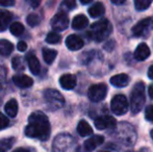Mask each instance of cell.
Listing matches in <instances>:
<instances>
[{"label":"cell","instance_id":"6da1fadb","mask_svg":"<svg viewBox=\"0 0 153 152\" xmlns=\"http://www.w3.org/2000/svg\"><path fill=\"white\" fill-rule=\"evenodd\" d=\"M26 136L47 141L50 136V123L47 116L42 112H34L29 116L28 125L25 128Z\"/></svg>","mask_w":153,"mask_h":152},{"label":"cell","instance_id":"7a4b0ae2","mask_svg":"<svg viewBox=\"0 0 153 152\" xmlns=\"http://www.w3.org/2000/svg\"><path fill=\"white\" fill-rule=\"evenodd\" d=\"M113 31V26L107 19H101L93 23L88 31V37L96 42H102Z\"/></svg>","mask_w":153,"mask_h":152},{"label":"cell","instance_id":"3957f363","mask_svg":"<svg viewBox=\"0 0 153 152\" xmlns=\"http://www.w3.org/2000/svg\"><path fill=\"white\" fill-rule=\"evenodd\" d=\"M145 85L143 82H137L133 87L130 95V110L133 114H137L145 105Z\"/></svg>","mask_w":153,"mask_h":152},{"label":"cell","instance_id":"277c9868","mask_svg":"<svg viewBox=\"0 0 153 152\" xmlns=\"http://www.w3.org/2000/svg\"><path fill=\"white\" fill-rule=\"evenodd\" d=\"M118 136L119 140L121 141L123 144L127 145H133L137 139V134H135L134 128L131 125L127 123H122L120 124V126L118 127Z\"/></svg>","mask_w":153,"mask_h":152},{"label":"cell","instance_id":"5b68a950","mask_svg":"<svg viewBox=\"0 0 153 152\" xmlns=\"http://www.w3.org/2000/svg\"><path fill=\"white\" fill-rule=\"evenodd\" d=\"M153 30V17H149L137 22L131 29L132 36L135 38H145Z\"/></svg>","mask_w":153,"mask_h":152},{"label":"cell","instance_id":"8992f818","mask_svg":"<svg viewBox=\"0 0 153 152\" xmlns=\"http://www.w3.org/2000/svg\"><path fill=\"white\" fill-rule=\"evenodd\" d=\"M44 96H45L47 106L51 110H59L65 103V99L62 97V95L59 91H56V90H51V89L46 90Z\"/></svg>","mask_w":153,"mask_h":152},{"label":"cell","instance_id":"52a82bcc","mask_svg":"<svg viewBox=\"0 0 153 152\" xmlns=\"http://www.w3.org/2000/svg\"><path fill=\"white\" fill-rule=\"evenodd\" d=\"M111 112L115 115H117V116L125 115L128 112V108H129V104H128V101H127L126 97H125L124 95H121V94L116 95L115 97L111 99Z\"/></svg>","mask_w":153,"mask_h":152},{"label":"cell","instance_id":"ba28073f","mask_svg":"<svg viewBox=\"0 0 153 152\" xmlns=\"http://www.w3.org/2000/svg\"><path fill=\"white\" fill-rule=\"evenodd\" d=\"M107 94V87L104 83H97L90 87L88 91L89 99L93 102H100L106 97Z\"/></svg>","mask_w":153,"mask_h":152},{"label":"cell","instance_id":"9c48e42d","mask_svg":"<svg viewBox=\"0 0 153 152\" xmlns=\"http://www.w3.org/2000/svg\"><path fill=\"white\" fill-rule=\"evenodd\" d=\"M51 26L56 31H62L68 28L69 26V17L67 16L66 13L59 12L56 14L51 20Z\"/></svg>","mask_w":153,"mask_h":152},{"label":"cell","instance_id":"30bf717a","mask_svg":"<svg viewBox=\"0 0 153 152\" xmlns=\"http://www.w3.org/2000/svg\"><path fill=\"white\" fill-rule=\"evenodd\" d=\"M116 124H117L116 119L111 116H103V117H99L95 120V126L99 130L113 129L116 127Z\"/></svg>","mask_w":153,"mask_h":152},{"label":"cell","instance_id":"8fae6325","mask_svg":"<svg viewBox=\"0 0 153 152\" xmlns=\"http://www.w3.org/2000/svg\"><path fill=\"white\" fill-rule=\"evenodd\" d=\"M66 46L72 51L79 50L83 47V41L76 35H71L66 39Z\"/></svg>","mask_w":153,"mask_h":152},{"label":"cell","instance_id":"7c38bea8","mask_svg":"<svg viewBox=\"0 0 153 152\" xmlns=\"http://www.w3.org/2000/svg\"><path fill=\"white\" fill-rule=\"evenodd\" d=\"M77 79L75 75L73 74H64L59 78V83H61V87L64 90H72L76 87Z\"/></svg>","mask_w":153,"mask_h":152},{"label":"cell","instance_id":"4fadbf2b","mask_svg":"<svg viewBox=\"0 0 153 152\" xmlns=\"http://www.w3.org/2000/svg\"><path fill=\"white\" fill-rule=\"evenodd\" d=\"M103 142H104V138L102 136H93L85 141L83 147L87 151H93L98 146L102 145Z\"/></svg>","mask_w":153,"mask_h":152},{"label":"cell","instance_id":"5bb4252c","mask_svg":"<svg viewBox=\"0 0 153 152\" xmlns=\"http://www.w3.org/2000/svg\"><path fill=\"white\" fill-rule=\"evenodd\" d=\"M13 81L17 87H21V89H27V87H30L33 85V80H32L31 77L27 75H15L13 77Z\"/></svg>","mask_w":153,"mask_h":152},{"label":"cell","instance_id":"9a60e30c","mask_svg":"<svg viewBox=\"0 0 153 152\" xmlns=\"http://www.w3.org/2000/svg\"><path fill=\"white\" fill-rule=\"evenodd\" d=\"M133 55H134V59H137V61H141V62L145 61V59H147L148 57L150 56L149 47H148L145 43H142V44H140L139 46L137 47Z\"/></svg>","mask_w":153,"mask_h":152},{"label":"cell","instance_id":"2e32d148","mask_svg":"<svg viewBox=\"0 0 153 152\" xmlns=\"http://www.w3.org/2000/svg\"><path fill=\"white\" fill-rule=\"evenodd\" d=\"M26 61L31 73L34 74V75H39L41 72V64L39 62V59H36V55L32 54V53H29L26 57Z\"/></svg>","mask_w":153,"mask_h":152},{"label":"cell","instance_id":"e0dca14e","mask_svg":"<svg viewBox=\"0 0 153 152\" xmlns=\"http://www.w3.org/2000/svg\"><path fill=\"white\" fill-rule=\"evenodd\" d=\"M13 14L6 10L0 8V31H4L10 25V22L12 21Z\"/></svg>","mask_w":153,"mask_h":152},{"label":"cell","instance_id":"ac0fdd59","mask_svg":"<svg viewBox=\"0 0 153 152\" xmlns=\"http://www.w3.org/2000/svg\"><path fill=\"white\" fill-rule=\"evenodd\" d=\"M111 83L116 87H127L129 83V76L127 74H118L111 78Z\"/></svg>","mask_w":153,"mask_h":152},{"label":"cell","instance_id":"d6986e66","mask_svg":"<svg viewBox=\"0 0 153 152\" xmlns=\"http://www.w3.org/2000/svg\"><path fill=\"white\" fill-rule=\"evenodd\" d=\"M88 25H89V19L85 15H77L72 21L73 29H76V30L85 28Z\"/></svg>","mask_w":153,"mask_h":152},{"label":"cell","instance_id":"ffe728a7","mask_svg":"<svg viewBox=\"0 0 153 152\" xmlns=\"http://www.w3.org/2000/svg\"><path fill=\"white\" fill-rule=\"evenodd\" d=\"M105 13V8L103 3L101 2H96L94 3L91 7L89 8V15L92 18H98V17L103 16Z\"/></svg>","mask_w":153,"mask_h":152},{"label":"cell","instance_id":"44dd1931","mask_svg":"<svg viewBox=\"0 0 153 152\" xmlns=\"http://www.w3.org/2000/svg\"><path fill=\"white\" fill-rule=\"evenodd\" d=\"M77 132H78L80 136H88L93 133V129L87 121L81 120L78 123V125H77Z\"/></svg>","mask_w":153,"mask_h":152},{"label":"cell","instance_id":"7402d4cb","mask_svg":"<svg viewBox=\"0 0 153 152\" xmlns=\"http://www.w3.org/2000/svg\"><path fill=\"white\" fill-rule=\"evenodd\" d=\"M5 113L8 117L10 118H15L18 114V102L16 99H10L7 103L5 104Z\"/></svg>","mask_w":153,"mask_h":152},{"label":"cell","instance_id":"603a6c76","mask_svg":"<svg viewBox=\"0 0 153 152\" xmlns=\"http://www.w3.org/2000/svg\"><path fill=\"white\" fill-rule=\"evenodd\" d=\"M14 50V45L7 40H0V55L8 56Z\"/></svg>","mask_w":153,"mask_h":152},{"label":"cell","instance_id":"cb8c5ba5","mask_svg":"<svg viewBox=\"0 0 153 152\" xmlns=\"http://www.w3.org/2000/svg\"><path fill=\"white\" fill-rule=\"evenodd\" d=\"M43 54V59H44L45 63L48 64V65H51V64L54 62L55 57L57 55L56 50H53V49H49V48H44L42 51Z\"/></svg>","mask_w":153,"mask_h":152},{"label":"cell","instance_id":"d4e9b609","mask_svg":"<svg viewBox=\"0 0 153 152\" xmlns=\"http://www.w3.org/2000/svg\"><path fill=\"white\" fill-rule=\"evenodd\" d=\"M15 138H5L0 140V152H7L15 144Z\"/></svg>","mask_w":153,"mask_h":152},{"label":"cell","instance_id":"484cf974","mask_svg":"<svg viewBox=\"0 0 153 152\" xmlns=\"http://www.w3.org/2000/svg\"><path fill=\"white\" fill-rule=\"evenodd\" d=\"M10 33L15 36V37H19V36H21L23 33H24L25 28H24V25H23L22 23L14 22V23L10 24Z\"/></svg>","mask_w":153,"mask_h":152},{"label":"cell","instance_id":"4316f807","mask_svg":"<svg viewBox=\"0 0 153 152\" xmlns=\"http://www.w3.org/2000/svg\"><path fill=\"white\" fill-rule=\"evenodd\" d=\"M61 40H62L61 35L55 33V31L49 33L46 37V42L48 43V44H57V43L61 42Z\"/></svg>","mask_w":153,"mask_h":152},{"label":"cell","instance_id":"83f0119b","mask_svg":"<svg viewBox=\"0 0 153 152\" xmlns=\"http://www.w3.org/2000/svg\"><path fill=\"white\" fill-rule=\"evenodd\" d=\"M12 65L15 71H23L25 69V65L20 56H15L12 61Z\"/></svg>","mask_w":153,"mask_h":152},{"label":"cell","instance_id":"f1b7e54d","mask_svg":"<svg viewBox=\"0 0 153 152\" xmlns=\"http://www.w3.org/2000/svg\"><path fill=\"white\" fill-rule=\"evenodd\" d=\"M26 22L30 27H34V26H36V25L40 24L41 18H40V16L36 14H29L26 19Z\"/></svg>","mask_w":153,"mask_h":152},{"label":"cell","instance_id":"f546056e","mask_svg":"<svg viewBox=\"0 0 153 152\" xmlns=\"http://www.w3.org/2000/svg\"><path fill=\"white\" fill-rule=\"evenodd\" d=\"M151 3L150 0H135L134 6L137 10H145L151 5Z\"/></svg>","mask_w":153,"mask_h":152},{"label":"cell","instance_id":"4dcf8cb0","mask_svg":"<svg viewBox=\"0 0 153 152\" xmlns=\"http://www.w3.org/2000/svg\"><path fill=\"white\" fill-rule=\"evenodd\" d=\"M76 6V2L73 1V0H66L61 4V12L62 13H66L67 10H72L75 8Z\"/></svg>","mask_w":153,"mask_h":152},{"label":"cell","instance_id":"1f68e13d","mask_svg":"<svg viewBox=\"0 0 153 152\" xmlns=\"http://www.w3.org/2000/svg\"><path fill=\"white\" fill-rule=\"evenodd\" d=\"M10 125V120L7 117H5L2 113H0V130L5 129Z\"/></svg>","mask_w":153,"mask_h":152},{"label":"cell","instance_id":"d6a6232c","mask_svg":"<svg viewBox=\"0 0 153 152\" xmlns=\"http://www.w3.org/2000/svg\"><path fill=\"white\" fill-rule=\"evenodd\" d=\"M145 118L147 121L153 122V104L147 106V108L145 110Z\"/></svg>","mask_w":153,"mask_h":152},{"label":"cell","instance_id":"836d02e7","mask_svg":"<svg viewBox=\"0 0 153 152\" xmlns=\"http://www.w3.org/2000/svg\"><path fill=\"white\" fill-rule=\"evenodd\" d=\"M17 48H18V50L21 51V52H24L27 49V44L24 41H20V42L18 43V45H17Z\"/></svg>","mask_w":153,"mask_h":152},{"label":"cell","instance_id":"e575fe53","mask_svg":"<svg viewBox=\"0 0 153 152\" xmlns=\"http://www.w3.org/2000/svg\"><path fill=\"white\" fill-rule=\"evenodd\" d=\"M15 4L14 0H8V1H0V5L1 6H12Z\"/></svg>","mask_w":153,"mask_h":152},{"label":"cell","instance_id":"d590c367","mask_svg":"<svg viewBox=\"0 0 153 152\" xmlns=\"http://www.w3.org/2000/svg\"><path fill=\"white\" fill-rule=\"evenodd\" d=\"M148 76H149L150 79H153V65L148 70Z\"/></svg>","mask_w":153,"mask_h":152},{"label":"cell","instance_id":"8d00e7d4","mask_svg":"<svg viewBox=\"0 0 153 152\" xmlns=\"http://www.w3.org/2000/svg\"><path fill=\"white\" fill-rule=\"evenodd\" d=\"M148 93H149L150 98H152L153 99V85H151L149 87V89H148Z\"/></svg>","mask_w":153,"mask_h":152},{"label":"cell","instance_id":"74e56055","mask_svg":"<svg viewBox=\"0 0 153 152\" xmlns=\"http://www.w3.org/2000/svg\"><path fill=\"white\" fill-rule=\"evenodd\" d=\"M113 4H123L125 3V0H111Z\"/></svg>","mask_w":153,"mask_h":152},{"label":"cell","instance_id":"f35d334b","mask_svg":"<svg viewBox=\"0 0 153 152\" xmlns=\"http://www.w3.org/2000/svg\"><path fill=\"white\" fill-rule=\"evenodd\" d=\"M13 152H29V150H27V149H25V148H18L17 150H15Z\"/></svg>","mask_w":153,"mask_h":152},{"label":"cell","instance_id":"ab89813d","mask_svg":"<svg viewBox=\"0 0 153 152\" xmlns=\"http://www.w3.org/2000/svg\"><path fill=\"white\" fill-rule=\"evenodd\" d=\"M92 2V0H81V3L82 4H89V3H91Z\"/></svg>","mask_w":153,"mask_h":152},{"label":"cell","instance_id":"60d3db41","mask_svg":"<svg viewBox=\"0 0 153 152\" xmlns=\"http://www.w3.org/2000/svg\"><path fill=\"white\" fill-rule=\"evenodd\" d=\"M29 3H30L32 6H38L39 4H40V2H39V1L38 2H29Z\"/></svg>","mask_w":153,"mask_h":152},{"label":"cell","instance_id":"b9f144b4","mask_svg":"<svg viewBox=\"0 0 153 152\" xmlns=\"http://www.w3.org/2000/svg\"><path fill=\"white\" fill-rule=\"evenodd\" d=\"M139 152H149V151H148V149H142V150Z\"/></svg>","mask_w":153,"mask_h":152},{"label":"cell","instance_id":"7bdbcfd3","mask_svg":"<svg viewBox=\"0 0 153 152\" xmlns=\"http://www.w3.org/2000/svg\"><path fill=\"white\" fill-rule=\"evenodd\" d=\"M150 134H151V138L153 139V129L151 130V133H150Z\"/></svg>","mask_w":153,"mask_h":152},{"label":"cell","instance_id":"ee69618b","mask_svg":"<svg viewBox=\"0 0 153 152\" xmlns=\"http://www.w3.org/2000/svg\"><path fill=\"white\" fill-rule=\"evenodd\" d=\"M101 152H107V151H105V150H104V151H101Z\"/></svg>","mask_w":153,"mask_h":152}]
</instances>
